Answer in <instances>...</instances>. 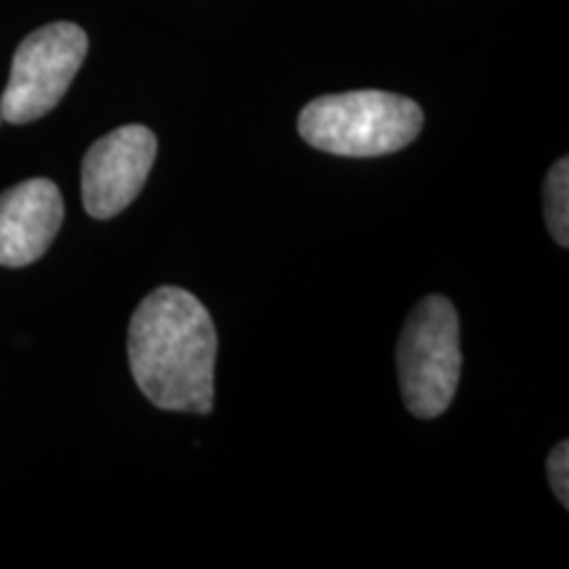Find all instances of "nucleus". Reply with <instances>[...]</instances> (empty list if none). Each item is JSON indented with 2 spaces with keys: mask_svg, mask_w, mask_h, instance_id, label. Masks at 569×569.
I'll return each mask as SVG.
<instances>
[{
  "mask_svg": "<svg viewBox=\"0 0 569 569\" xmlns=\"http://www.w3.org/2000/svg\"><path fill=\"white\" fill-rule=\"evenodd\" d=\"M156 134L142 124H124L96 140L82 159V203L92 219L122 213L151 174Z\"/></svg>",
  "mask_w": 569,
  "mask_h": 569,
  "instance_id": "nucleus-5",
  "label": "nucleus"
},
{
  "mask_svg": "<svg viewBox=\"0 0 569 569\" xmlns=\"http://www.w3.org/2000/svg\"><path fill=\"white\" fill-rule=\"evenodd\" d=\"M569 446L567 440H561V443L553 448L551 457H549V482L553 488V493L561 501V507H569Z\"/></svg>",
  "mask_w": 569,
  "mask_h": 569,
  "instance_id": "nucleus-8",
  "label": "nucleus"
},
{
  "mask_svg": "<svg viewBox=\"0 0 569 569\" xmlns=\"http://www.w3.org/2000/svg\"><path fill=\"white\" fill-rule=\"evenodd\" d=\"M398 382L403 403L419 419H436L451 407L459 388V317L443 296L419 301L398 340Z\"/></svg>",
  "mask_w": 569,
  "mask_h": 569,
  "instance_id": "nucleus-3",
  "label": "nucleus"
},
{
  "mask_svg": "<svg viewBox=\"0 0 569 569\" xmlns=\"http://www.w3.org/2000/svg\"><path fill=\"white\" fill-rule=\"evenodd\" d=\"M546 222L561 248L569 246V161L559 159L543 184Z\"/></svg>",
  "mask_w": 569,
  "mask_h": 569,
  "instance_id": "nucleus-7",
  "label": "nucleus"
},
{
  "mask_svg": "<svg viewBox=\"0 0 569 569\" xmlns=\"http://www.w3.org/2000/svg\"><path fill=\"white\" fill-rule=\"evenodd\" d=\"M63 222V198L46 177L13 184L0 196V267L34 264Z\"/></svg>",
  "mask_w": 569,
  "mask_h": 569,
  "instance_id": "nucleus-6",
  "label": "nucleus"
},
{
  "mask_svg": "<svg viewBox=\"0 0 569 569\" xmlns=\"http://www.w3.org/2000/svg\"><path fill=\"white\" fill-rule=\"evenodd\" d=\"M425 113L407 96L386 90H353L322 96L298 117V132L317 151L372 159L411 146L422 132Z\"/></svg>",
  "mask_w": 569,
  "mask_h": 569,
  "instance_id": "nucleus-2",
  "label": "nucleus"
},
{
  "mask_svg": "<svg viewBox=\"0 0 569 569\" xmlns=\"http://www.w3.org/2000/svg\"><path fill=\"white\" fill-rule=\"evenodd\" d=\"M88 34L71 21H53L21 40L11 61V77L0 98L3 122L27 124L53 111L74 82Z\"/></svg>",
  "mask_w": 569,
  "mask_h": 569,
  "instance_id": "nucleus-4",
  "label": "nucleus"
},
{
  "mask_svg": "<svg viewBox=\"0 0 569 569\" xmlns=\"http://www.w3.org/2000/svg\"><path fill=\"white\" fill-rule=\"evenodd\" d=\"M217 327L209 309L182 288L153 290L130 322V369L142 396L163 411L211 415Z\"/></svg>",
  "mask_w": 569,
  "mask_h": 569,
  "instance_id": "nucleus-1",
  "label": "nucleus"
},
{
  "mask_svg": "<svg viewBox=\"0 0 569 569\" xmlns=\"http://www.w3.org/2000/svg\"><path fill=\"white\" fill-rule=\"evenodd\" d=\"M0 122H3V117H0Z\"/></svg>",
  "mask_w": 569,
  "mask_h": 569,
  "instance_id": "nucleus-9",
  "label": "nucleus"
}]
</instances>
